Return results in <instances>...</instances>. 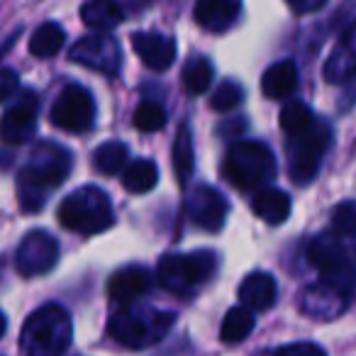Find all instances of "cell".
<instances>
[{
    "label": "cell",
    "mask_w": 356,
    "mask_h": 356,
    "mask_svg": "<svg viewBox=\"0 0 356 356\" xmlns=\"http://www.w3.org/2000/svg\"><path fill=\"white\" fill-rule=\"evenodd\" d=\"M59 220L66 229L83 234V237L100 234L113 227L115 222L113 203L105 191L95 188V186H83L64 198L59 208Z\"/></svg>",
    "instance_id": "5"
},
{
    "label": "cell",
    "mask_w": 356,
    "mask_h": 356,
    "mask_svg": "<svg viewBox=\"0 0 356 356\" xmlns=\"http://www.w3.org/2000/svg\"><path fill=\"white\" fill-rule=\"evenodd\" d=\"M356 71V27H351L344 37H341L339 47L327 61L325 76L330 81H344L349 74Z\"/></svg>",
    "instance_id": "22"
},
{
    "label": "cell",
    "mask_w": 356,
    "mask_h": 356,
    "mask_svg": "<svg viewBox=\"0 0 356 356\" xmlns=\"http://www.w3.org/2000/svg\"><path fill=\"white\" fill-rule=\"evenodd\" d=\"M71 166H74V156L66 147L49 139L37 144L17 178V198L22 210L37 213L44 208L49 195L69 178Z\"/></svg>",
    "instance_id": "1"
},
{
    "label": "cell",
    "mask_w": 356,
    "mask_h": 356,
    "mask_svg": "<svg viewBox=\"0 0 356 356\" xmlns=\"http://www.w3.org/2000/svg\"><path fill=\"white\" fill-rule=\"evenodd\" d=\"M242 13V0H198L193 17L203 30L225 32Z\"/></svg>",
    "instance_id": "17"
},
{
    "label": "cell",
    "mask_w": 356,
    "mask_h": 356,
    "mask_svg": "<svg viewBox=\"0 0 356 356\" xmlns=\"http://www.w3.org/2000/svg\"><path fill=\"white\" fill-rule=\"evenodd\" d=\"M227 200L218 188L210 186H198L186 200V213H188L191 222L195 227L205 229V232H218L222 229L225 220H227Z\"/></svg>",
    "instance_id": "13"
},
{
    "label": "cell",
    "mask_w": 356,
    "mask_h": 356,
    "mask_svg": "<svg viewBox=\"0 0 356 356\" xmlns=\"http://www.w3.org/2000/svg\"><path fill=\"white\" fill-rule=\"evenodd\" d=\"M349 293L339 291L332 283L320 281L317 286H310L300 296V310L315 320H334L346 310Z\"/></svg>",
    "instance_id": "14"
},
{
    "label": "cell",
    "mask_w": 356,
    "mask_h": 356,
    "mask_svg": "<svg viewBox=\"0 0 356 356\" xmlns=\"http://www.w3.org/2000/svg\"><path fill=\"white\" fill-rule=\"evenodd\" d=\"M95 120V100L88 88L79 83H71L61 90L51 108V122L64 132H88Z\"/></svg>",
    "instance_id": "9"
},
{
    "label": "cell",
    "mask_w": 356,
    "mask_h": 356,
    "mask_svg": "<svg viewBox=\"0 0 356 356\" xmlns=\"http://www.w3.org/2000/svg\"><path fill=\"white\" fill-rule=\"evenodd\" d=\"M278 122H281V129L288 137H296V134H302L305 129H310L315 118H312V110L305 103H288L281 110Z\"/></svg>",
    "instance_id": "29"
},
{
    "label": "cell",
    "mask_w": 356,
    "mask_h": 356,
    "mask_svg": "<svg viewBox=\"0 0 356 356\" xmlns=\"http://www.w3.org/2000/svg\"><path fill=\"white\" fill-rule=\"evenodd\" d=\"M218 257L208 249L191 254H166L156 266V281L176 296H193L213 278Z\"/></svg>",
    "instance_id": "6"
},
{
    "label": "cell",
    "mask_w": 356,
    "mask_h": 356,
    "mask_svg": "<svg viewBox=\"0 0 356 356\" xmlns=\"http://www.w3.org/2000/svg\"><path fill=\"white\" fill-rule=\"evenodd\" d=\"M154 278L144 266H124L115 271L108 281V296L120 305H132L137 298L152 288Z\"/></svg>",
    "instance_id": "16"
},
{
    "label": "cell",
    "mask_w": 356,
    "mask_h": 356,
    "mask_svg": "<svg viewBox=\"0 0 356 356\" xmlns=\"http://www.w3.org/2000/svg\"><path fill=\"white\" fill-rule=\"evenodd\" d=\"M127 159H129V152L122 142H105L95 149L93 154V161H95V168L105 176H115L120 173L124 166H127Z\"/></svg>",
    "instance_id": "28"
},
{
    "label": "cell",
    "mask_w": 356,
    "mask_h": 356,
    "mask_svg": "<svg viewBox=\"0 0 356 356\" xmlns=\"http://www.w3.org/2000/svg\"><path fill=\"white\" fill-rule=\"evenodd\" d=\"M66 42V32L56 22H44V25L37 27V32L30 40V51L37 59H51L61 51Z\"/></svg>",
    "instance_id": "25"
},
{
    "label": "cell",
    "mask_w": 356,
    "mask_h": 356,
    "mask_svg": "<svg viewBox=\"0 0 356 356\" xmlns=\"http://www.w3.org/2000/svg\"><path fill=\"white\" fill-rule=\"evenodd\" d=\"M181 81H184V88L191 95L205 93L210 88V83H213V64L205 56H193L181 71Z\"/></svg>",
    "instance_id": "27"
},
{
    "label": "cell",
    "mask_w": 356,
    "mask_h": 356,
    "mask_svg": "<svg viewBox=\"0 0 356 356\" xmlns=\"http://www.w3.org/2000/svg\"><path fill=\"white\" fill-rule=\"evenodd\" d=\"M332 232L337 237H356V203L346 200L332 210Z\"/></svg>",
    "instance_id": "31"
},
{
    "label": "cell",
    "mask_w": 356,
    "mask_h": 356,
    "mask_svg": "<svg viewBox=\"0 0 356 356\" xmlns=\"http://www.w3.org/2000/svg\"><path fill=\"white\" fill-rule=\"evenodd\" d=\"M281 354H325V349L317 344H310V341H298V344H286L278 346Z\"/></svg>",
    "instance_id": "34"
},
{
    "label": "cell",
    "mask_w": 356,
    "mask_h": 356,
    "mask_svg": "<svg viewBox=\"0 0 356 356\" xmlns=\"http://www.w3.org/2000/svg\"><path fill=\"white\" fill-rule=\"evenodd\" d=\"M20 88V79L13 69H0V103L10 100Z\"/></svg>",
    "instance_id": "33"
},
{
    "label": "cell",
    "mask_w": 356,
    "mask_h": 356,
    "mask_svg": "<svg viewBox=\"0 0 356 356\" xmlns=\"http://www.w3.org/2000/svg\"><path fill=\"white\" fill-rule=\"evenodd\" d=\"M71 61L93 69L98 74L115 76L122 64V49H120L118 40L110 37L108 32H95V35L81 37L69 51Z\"/></svg>",
    "instance_id": "10"
},
{
    "label": "cell",
    "mask_w": 356,
    "mask_h": 356,
    "mask_svg": "<svg viewBox=\"0 0 356 356\" xmlns=\"http://www.w3.org/2000/svg\"><path fill=\"white\" fill-rule=\"evenodd\" d=\"M156 184H159V168H156V163L149 161V159H137V161H132L129 166H124L122 186L127 193L144 195L156 188Z\"/></svg>",
    "instance_id": "23"
},
{
    "label": "cell",
    "mask_w": 356,
    "mask_h": 356,
    "mask_svg": "<svg viewBox=\"0 0 356 356\" xmlns=\"http://www.w3.org/2000/svg\"><path fill=\"white\" fill-rule=\"evenodd\" d=\"M6 330H8V320H6V315L0 312V337L6 334Z\"/></svg>",
    "instance_id": "36"
},
{
    "label": "cell",
    "mask_w": 356,
    "mask_h": 356,
    "mask_svg": "<svg viewBox=\"0 0 356 356\" xmlns=\"http://www.w3.org/2000/svg\"><path fill=\"white\" fill-rule=\"evenodd\" d=\"M71 337H74L71 315L56 302H47L22 325L20 349L27 356H56L69 349Z\"/></svg>",
    "instance_id": "2"
},
{
    "label": "cell",
    "mask_w": 356,
    "mask_h": 356,
    "mask_svg": "<svg viewBox=\"0 0 356 356\" xmlns=\"http://www.w3.org/2000/svg\"><path fill=\"white\" fill-rule=\"evenodd\" d=\"M132 47L137 56L154 71H166L176 59V42L159 32H134Z\"/></svg>",
    "instance_id": "15"
},
{
    "label": "cell",
    "mask_w": 356,
    "mask_h": 356,
    "mask_svg": "<svg viewBox=\"0 0 356 356\" xmlns=\"http://www.w3.org/2000/svg\"><path fill=\"white\" fill-rule=\"evenodd\" d=\"M81 20L95 32H110L124 20V10L118 0H86L81 8Z\"/></svg>",
    "instance_id": "21"
},
{
    "label": "cell",
    "mask_w": 356,
    "mask_h": 356,
    "mask_svg": "<svg viewBox=\"0 0 356 356\" xmlns=\"http://www.w3.org/2000/svg\"><path fill=\"white\" fill-rule=\"evenodd\" d=\"M37 115H40V95L35 90H22L20 98L6 110L0 120V139L10 147L27 144L35 137Z\"/></svg>",
    "instance_id": "12"
},
{
    "label": "cell",
    "mask_w": 356,
    "mask_h": 356,
    "mask_svg": "<svg viewBox=\"0 0 356 356\" xmlns=\"http://www.w3.org/2000/svg\"><path fill=\"white\" fill-rule=\"evenodd\" d=\"M252 210L264 222L283 225L288 220V215H291V198H288V193H283L281 188L264 186V188H259L257 195H254Z\"/></svg>",
    "instance_id": "20"
},
{
    "label": "cell",
    "mask_w": 356,
    "mask_h": 356,
    "mask_svg": "<svg viewBox=\"0 0 356 356\" xmlns=\"http://www.w3.org/2000/svg\"><path fill=\"white\" fill-rule=\"evenodd\" d=\"M307 261L322 276L325 283H332L339 291L351 293L356 288V268L349 261L344 247L330 234L312 239L307 247Z\"/></svg>",
    "instance_id": "7"
},
{
    "label": "cell",
    "mask_w": 356,
    "mask_h": 356,
    "mask_svg": "<svg viewBox=\"0 0 356 356\" xmlns=\"http://www.w3.org/2000/svg\"><path fill=\"white\" fill-rule=\"evenodd\" d=\"M166 124V110L159 103H142L134 110V127L139 132H159Z\"/></svg>",
    "instance_id": "30"
},
{
    "label": "cell",
    "mask_w": 356,
    "mask_h": 356,
    "mask_svg": "<svg viewBox=\"0 0 356 356\" xmlns=\"http://www.w3.org/2000/svg\"><path fill=\"white\" fill-rule=\"evenodd\" d=\"M222 176L244 193L259 191L276 178V159L261 142L232 144L222 161Z\"/></svg>",
    "instance_id": "4"
},
{
    "label": "cell",
    "mask_w": 356,
    "mask_h": 356,
    "mask_svg": "<svg viewBox=\"0 0 356 356\" xmlns=\"http://www.w3.org/2000/svg\"><path fill=\"white\" fill-rule=\"evenodd\" d=\"M242 100H244L242 86L234 83V81H225V83H220L218 90L213 93L210 105H213V110H218V113H229V110L237 108Z\"/></svg>",
    "instance_id": "32"
},
{
    "label": "cell",
    "mask_w": 356,
    "mask_h": 356,
    "mask_svg": "<svg viewBox=\"0 0 356 356\" xmlns=\"http://www.w3.org/2000/svg\"><path fill=\"white\" fill-rule=\"evenodd\" d=\"M173 322H176L173 312L124 305L122 310H118L110 317L108 334L127 349H147L166 337Z\"/></svg>",
    "instance_id": "3"
},
{
    "label": "cell",
    "mask_w": 356,
    "mask_h": 356,
    "mask_svg": "<svg viewBox=\"0 0 356 356\" xmlns=\"http://www.w3.org/2000/svg\"><path fill=\"white\" fill-rule=\"evenodd\" d=\"M171 156H173V171H176L178 186L186 188L191 173H193V137H191V129L186 124L178 127Z\"/></svg>",
    "instance_id": "26"
},
{
    "label": "cell",
    "mask_w": 356,
    "mask_h": 356,
    "mask_svg": "<svg viewBox=\"0 0 356 356\" xmlns=\"http://www.w3.org/2000/svg\"><path fill=\"white\" fill-rule=\"evenodd\" d=\"M288 6L293 8L296 13H300V15H305V13H315L320 10L322 6H325L327 0H286Z\"/></svg>",
    "instance_id": "35"
},
{
    "label": "cell",
    "mask_w": 356,
    "mask_h": 356,
    "mask_svg": "<svg viewBox=\"0 0 356 356\" xmlns=\"http://www.w3.org/2000/svg\"><path fill=\"white\" fill-rule=\"evenodd\" d=\"M59 261V244L44 229H32L25 234L15 252V266L22 276H44Z\"/></svg>",
    "instance_id": "11"
},
{
    "label": "cell",
    "mask_w": 356,
    "mask_h": 356,
    "mask_svg": "<svg viewBox=\"0 0 356 356\" xmlns=\"http://www.w3.org/2000/svg\"><path fill=\"white\" fill-rule=\"evenodd\" d=\"M354 254H356V249H354Z\"/></svg>",
    "instance_id": "37"
},
{
    "label": "cell",
    "mask_w": 356,
    "mask_h": 356,
    "mask_svg": "<svg viewBox=\"0 0 356 356\" xmlns=\"http://www.w3.org/2000/svg\"><path fill=\"white\" fill-rule=\"evenodd\" d=\"M276 296H278V286L276 278L271 273L264 271H254L239 286V300L242 305L252 307L254 312H264L268 307L276 305Z\"/></svg>",
    "instance_id": "18"
},
{
    "label": "cell",
    "mask_w": 356,
    "mask_h": 356,
    "mask_svg": "<svg viewBox=\"0 0 356 356\" xmlns=\"http://www.w3.org/2000/svg\"><path fill=\"white\" fill-rule=\"evenodd\" d=\"M332 142V132L325 122H312L310 129L291 137L288 159H291V178L296 184L305 186L317 176V168Z\"/></svg>",
    "instance_id": "8"
},
{
    "label": "cell",
    "mask_w": 356,
    "mask_h": 356,
    "mask_svg": "<svg viewBox=\"0 0 356 356\" xmlns=\"http://www.w3.org/2000/svg\"><path fill=\"white\" fill-rule=\"evenodd\" d=\"M296 88H298V69L291 59L276 61L273 66H268L261 79L264 95L271 100L291 98V95L296 93Z\"/></svg>",
    "instance_id": "19"
},
{
    "label": "cell",
    "mask_w": 356,
    "mask_h": 356,
    "mask_svg": "<svg viewBox=\"0 0 356 356\" xmlns=\"http://www.w3.org/2000/svg\"><path fill=\"white\" fill-rule=\"evenodd\" d=\"M254 325H257V320H254L252 307L247 305L232 307L225 315L222 327H220V339H222V344H239V341H244L252 334Z\"/></svg>",
    "instance_id": "24"
}]
</instances>
